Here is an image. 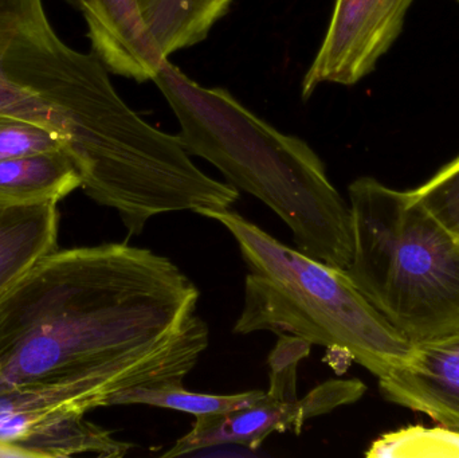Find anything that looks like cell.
Here are the masks:
<instances>
[{
	"mask_svg": "<svg viewBox=\"0 0 459 458\" xmlns=\"http://www.w3.org/2000/svg\"><path fill=\"white\" fill-rule=\"evenodd\" d=\"M199 289L169 257L128 244L54 250L0 296V392L70 385L102 403L185 381L210 344Z\"/></svg>",
	"mask_w": 459,
	"mask_h": 458,
	"instance_id": "cell-1",
	"label": "cell"
},
{
	"mask_svg": "<svg viewBox=\"0 0 459 458\" xmlns=\"http://www.w3.org/2000/svg\"><path fill=\"white\" fill-rule=\"evenodd\" d=\"M88 24L91 53L113 74L147 82L163 64L145 31L136 0H65Z\"/></svg>",
	"mask_w": 459,
	"mask_h": 458,
	"instance_id": "cell-10",
	"label": "cell"
},
{
	"mask_svg": "<svg viewBox=\"0 0 459 458\" xmlns=\"http://www.w3.org/2000/svg\"><path fill=\"white\" fill-rule=\"evenodd\" d=\"M152 81L177 116L188 155L209 161L238 191L269 206L290 229L297 250L348 268L352 212L307 142L278 131L226 89L196 82L169 58Z\"/></svg>",
	"mask_w": 459,
	"mask_h": 458,
	"instance_id": "cell-2",
	"label": "cell"
},
{
	"mask_svg": "<svg viewBox=\"0 0 459 458\" xmlns=\"http://www.w3.org/2000/svg\"><path fill=\"white\" fill-rule=\"evenodd\" d=\"M264 392L238 393V394H204L183 387V382H160L140 385L118 393L110 401V406L147 405L153 408L171 409L195 417L228 414L247 408L264 397Z\"/></svg>",
	"mask_w": 459,
	"mask_h": 458,
	"instance_id": "cell-14",
	"label": "cell"
},
{
	"mask_svg": "<svg viewBox=\"0 0 459 458\" xmlns=\"http://www.w3.org/2000/svg\"><path fill=\"white\" fill-rule=\"evenodd\" d=\"M201 215L234 237L248 269L232 333L296 336L344 352L377 379L411 357L414 346L361 295L345 269L281 244L232 210Z\"/></svg>",
	"mask_w": 459,
	"mask_h": 458,
	"instance_id": "cell-3",
	"label": "cell"
},
{
	"mask_svg": "<svg viewBox=\"0 0 459 458\" xmlns=\"http://www.w3.org/2000/svg\"><path fill=\"white\" fill-rule=\"evenodd\" d=\"M109 74L56 35L42 0H0V113L61 134L77 166L117 152L142 125Z\"/></svg>",
	"mask_w": 459,
	"mask_h": 458,
	"instance_id": "cell-5",
	"label": "cell"
},
{
	"mask_svg": "<svg viewBox=\"0 0 459 458\" xmlns=\"http://www.w3.org/2000/svg\"><path fill=\"white\" fill-rule=\"evenodd\" d=\"M369 458H459V432L446 427H409L371 444Z\"/></svg>",
	"mask_w": 459,
	"mask_h": 458,
	"instance_id": "cell-15",
	"label": "cell"
},
{
	"mask_svg": "<svg viewBox=\"0 0 459 458\" xmlns=\"http://www.w3.org/2000/svg\"><path fill=\"white\" fill-rule=\"evenodd\" d=\"M312 344L291 335H281L269 355L270 395L281 400H294L297 395V368L309 355Z\"/></svg>",
	"mask_w": 459,
	"mask_h": 458,
	"instance_id": "cell-18",
	"label": "cell"
},
{
	"mask_svg": "<svg viewBox=\"0 0 459 458\" xmlns=\"http://www.w3.org/2000/svg\"><path fill=\"white\" fill-rule=\"evenodd\" d=\"M102 408L70 385H30L0 392V456L64 458L126 456L134 445L85 419Z\"/></svg>",
	"mask_w": 459,
	"mask_h": 458,
	"instance_id": "cell-6",
	"label": "cell"
},
{
	"mask_svg": "<svg viewBox=\"0 0 459 458\" xmlns=\"http://www.w3.org/2000/svg\"><path fill=\"white\" fill-rule=\"evenodd\" d=\"M234 0H136L148 37L164 58L207 39Z\"/></svg>",
	"mask_w": 459,
	"mask_h": 458,
	"instance_id": "cell-13",
	"label": "cell"
},
{
	"mask_svg": "<svg viewBox=\"0 0 459 458\" xmlns=\"http://www.w3.org/2000/svg\"><path fill=\"white\" fill-rule=\"evenodd\" d=\"M58 150H66L58 132L35 121L0 113V163Z\"/></svg>",
	"mask_w": 459,
	"mask_h": 458,
	"instance_id": "cell-16",
	"label": "cell"
},
{
	"mask_svg": "<svg viewBox=\"0 0 459 458\" xmlns=\"http://www.w3.org/2000/svg\"><path fill=\"white\" fill-rule=\"evenodd\" d=\"M81 186L80 172L66 150L35 153L0 163V204L58 203Z\"/></svg>",
	"mask_w": 459,
	"mask_h": 458,
	"instance_id": "cell-12",
	"label": "cell"
},
{
	"mask_svg": "<svg viewBox=\"0 0 459 458\" xmlns=\"http://www.w3.org/2000/svg\"><path fill=\"white\" fill-rule=\"evenodd\" d=\"M360 379H329L304 398L281 400L264 392L247 408L228 414L196 417L193 429L175 443L163 457L190 456L199 451L240 445L256 451L273 433H301L305 422L358 402L366 394Z\"/></svg>",
	"mask_w": 459,
	"mask_h": 458,
	"instance_id": "cell-7",
	"label": "cell"
},
{
	"mask_svg": "<svg viewBox=\"0 0 459 458\" xmlns=\"http://www.w3.org/2000/svg\"><path fill=\"white\" fill-rule=\"evenodd\" d=\"M353 255L345 269L361 295L412 346L459 335V238L414 191L375 177L348 187Z\"/></svg>",
	"mask_w": 459,
	"mask_h": 458,
	"instance_id": "cell-4",
	"label": "cell"
},
{
	"mask_svg": "<svg viewBox=\"0 0 459 458\" xmlns=\"http://www.w3.org/2000/svg\"><path fill=\"white\" fill-rule=\"evenodd\" d=\"M379 390L388 402L459 432V335L414 346L404 365L379 379Z\"/></svg>",
	"mask_w": 459,
	"mask_h": 458,
	"instance_id": "cell-9",
	"label": "cell"
},
{
	"mask_svg": "<svg viewBox=\"0 0 459 458\" xmlns=\"http://www.w3.org/2000/svg\"><path fill=\"white\" fill-rule=\"evenodd\" d=\"M414 0H334L320 48L302 80V99L323 83L352 86L371 74L403 30Z\"/></svg>",
	"mask_w": 459,
	"mask_h": 458,
	"instance_id": "cell-8",
	"label": "cell"
},
{
	"mask_svg": "<svg viewBox=\"0 0 459 458\" xmlns=\"http://www.w3.org/2000/svg\"><path fill=\"white\" fill-rule=\"evenodd\" d=\"M412 191L459 238V156Z\"/></svg>",
	"mask_w": 459,
	"mask_h": 458,
	"instance_id": "cell-17",
	"label": "cell"
},
{
	"mask_svg": "<svg viewBox=\"0 0 459 458\" xmlns=\"http://www.w3.org/2000/svg\"><path fill=\"white\" fill-rule=\"evenodd\" d=\"M58 222L56 203L0 204V296L58 249Z\"/></svg>",
	"mask_w": 459,
	"mask_h": 458,
	"instance_id": "cell-11",
	"label": "cell"
}]
</instances>
